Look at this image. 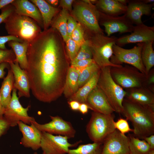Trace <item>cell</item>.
<instances>
[{
	"label": "cell",
	"instance_id": "6da1fadb",
	"mask_svg": "<svg viewBox=\"0 0 154 154\" xmlns=\"http://www.w3.org/2000/svg\"><path fill=\"white\" fill-rule=\"evenodd\" d=\"M63 41L57 30L51 27L29 43L27 67L24 70L32 94L40 102H51L63 94L70 66Z\"/></svg>",
	"mask_w": 154,
	"mask_h": 154
},
{
	"label": "cell",
	"instance_id": "7a4b0ae2",
	"mask_svg": "<svg viewBox=\"0 0 154 154\" xmlns=\"http://www.w3.org/2000/svg\"><path fill=\"white\" fill-rule=\"evenodd\" d=\"M122 114L130 121L134 136L140 139L154 134V108L133 102L124 98Z\"/></svg>",
	"mask_w": 154,
	"mask_h": 154
},
{
	"label": "cell",
	"instance_id": "3957f363",
	"mask_svg": "<svg viewBox=\"0 0 154 154\" xmlns=\"http://www.w3.org/2000/svg\"><path fill=\"white\" fill-rule=\"evenodd\" d=\"M5 29L10 35L29 43L42 31L37 23L28 17L16 13L15 11L4 21Z\"/></svg>",
	"mask_w": 154,
	"mask_h": 154
},
{
	"label": "cell",
	"instance_id": "277c9868",
	"mask_svg": "<svg viewBox=\"0 0 154 154\" xmlns=\"http://www.w3.org/2000/svg\"><path fill=\"white\" fill-rule=\"evenodd\" d=\"M88 39L89 45L92 54V58L100 68L110 66L119 67L110 60L113 54V46L116 44L117 38L108 37L103 33H91Z\"/></svg>",
	"mask_w": 154,
	"mask_h": 154
},
{
	"label": "cell",
	"instance_id": "5b68a950",
	"mask_svg": "<svg viewBox=\"0 0 154 154\" xmlns=\"http://www.w3.org/2000/svg\"><path fill=\"white\" fill-rule=\"evenodd\" d=\"M111 67L108 66L100 68L97 86L104 94L114 112L121 114L122 103L126 92L112 78L110 73Z\"/></svg>",
	"mask_w": 154,
	"mask_h": 154
},
{
	"label": "cell",
	"instance_id": "8992f818",
	"mask_svg": "<svg viewBox=\"0 0 154 154\" xmlns=\"http://www.w3.org/2000/svg\"><path fill=\"white\" fill-rule=\"evenodd\" d=\"M114 116L93 111L86 125V130L90 139L94 142L103 143L106 138L116 129Z\"/></svg>",
	"mask_w": 154,
	"mask_h": 154
},
{
	"label": "cell",
	"instance_id": "52a82bcc",
	"mask_svg": "<svg viewBox=\"0 0 154 154\" xmlns=\"http://www.w3.org/2000/svg\"><path fill=\"white\" fill-rule=\"evenodd\" d=\"M73 17L84 26L90 33H103L99 25L100 11L90 0L78 2L72 10Z\"/></svg>",
	"mask_w": 154,
	"mask_h": 154
},
{
	"label": "cell",
	"instance_id": "ba28073f",
	"mask_svg": "<svg viewBox=\"0 0 154 154\" xmlns=\"http://www.w3.org/2000/svg\"><path fill=\"white\" fill-rule=\"evenodd\" d=\"M110 73L114 81L124 89L144 86L146 78L137 69L128 64L111 67Z\"/></svg>",
	"mask_w": 154,
	"mask_h": 154
},
{
	"label": "cell",
	"instance_id": "9c48e42d",
	"mask_svg": "<svg viewBox=\"0 0 154 154\" xmlns=\"http://www.w3.org/2000/svg\"><path fill=\"white\" fill-rule=\"evenodd\" d=\"M142 45V43H138L133 48L127 49L115 44L113 46V54L110 58V61L116 65H122L125 63L132 66L146 75L145 68L141 57Z\"/></svg>",
	"mask_w": 154,
	"mask_h": 154
},
{
	"label": "cell",
	"instance_id": "30bf717a",
	"mask_svg": "<svg viewBox=\"0 0 154 154\" xmlns=\"http://www.w3.org/2000/svg\"><path fill=\"white\" fill-rule=\"evenodd\" d=\"M17 94V90L13 88L11 100L5 108L3 118L8 123L10 127L17 125L18 122L21 121L26 124H30L35 118L29 116L27 112L30 107H23L19 101Z\"/></svg>",
	"mask_w": 154,
	"mask_h": 154
},
{
	"label": "cell",
	"instance_id": "8fae6325",
	"mask_svg": "<svg viewBox=\"0 0 154 154\" xmlns=\"http://www.w3.org/2000/svg\"><path fill=\"white\" fill-rule=\"evenodd\" d=\"M68 139L66 136L42 132L40 148L45 154H66L70 147L77 145L80 142L71 144Z\"/></svg>",
	"mask_w": 154,
	"mask_h": 154
},
{
	"label": "cell",
	"instance_id": "7c38bea8",
	"mask_svg": "<svg viewBox=\"0 0 154 154\" xmlns=\"http://www.w3.org/2000/svg\"><path fill=\"white\" fill-rule=\"evenodd\" d=\"M51 120L44 124L37 123L34 119L31 123L41 132L57 135L74 137L76 131L71 123L63 119L58 116H50Z\"/></svg>",
	"mask_w": 154,
	"mask_h": 154
},
{
	"label": "cell",
	"instance_id": "4fadbf2b",
	"mask_svg": "<svg viewBox=\"0 0 154 154\" xmlns=\"http://www.w3.org/2000/svg\"><path fill=\"white\" fill-rule=\"evenodd\" d=\"M129 138L116 129L104 139L101 154H130Z\"/></svg>",
	"mask_w": 154,
	"mask_h": 154
},
{
	"label": "cell",
	"instance_id": "5bb4252c",
	"mask_svg": "<svg viewBox=\"0 0 154 154\" xmlns=\"http://www.w3.org/2000/svg\"><path fill=\"white\" fill-rule=\"evenodd\" d=\"M99 21L104 28L107 36L117 32L121 33H131L134 26L127 19L124 14L121 16H113L104 14L100 11Z\"/></svg>",
	"mask_w": 154,
	"mask_h": 154
},
{
	"label": "cell",
	"instance_id": "9a60e30c",
	"mask_svg": "<svg viewBox=\"0 0 154 154\" xmlns=\"http://www.w3.org/2000/svg\"><path fill=\"white\" fill-rule=\"evenodd\" d=\"M154 40V27L143 23L134 26L129 35L117 38L116 44L121 46L128 44L144 43Z\"/></svg>",
	"mask_w": 154,
	"mask_h": 154
},
{
	"label": "cell",
	"instance_id": "2e32d148",
	"mask_svg": "<svg viewBox=\"0 0 154 154\" xmlns=\"http://www.w3.org/2000/svg\"><path fill=\"white\" fill-rule=\"evenodd\" d=\"M17 125L23 135L21 144L25 147L30 148L34 151L40 148L42 132L32 123L29 125L19 121Z\"/></svg>",
	"mask_w": 154,
	"mask_h": 154
},
{
	"label": "cell",
	"instance_id": "e0dca14e",
	"mask_svg": "<svg viewBox=\"0 0 154 154\" xmlns=\"http://www.w3.org/2000/svg\"><path fill=\"white\" fill-rule=\"evenodd\" d=\"M153 6V3L146 4L142 0L129 1L124 14L133 24H140L143 23L141 20L143 15H151V9Z\"/></svg>",
	"mask_w": 154,
	"mask_h": 154
},
{
	"label": "cell",
	"instance_id": "ac0fdd59",
	"mask_svg": "<svg viewBox=\"0 0 154 154\" xmlns=\"http://www.w3.org/2000/svg\"><path fill=\"white\" fill-rule=\"evenodd\" d=\"M86 104L94 112L105 114L114 112L104 94L97 86L88 95Z\"/></svg>",
	"mask_w": 154,
	"mask_h": 154
},
{
	"label": "cell",
	"instance_id": "d6986e66",
	"mask_svg": "<svg viewBox=\"0 0 154 154\" xmlns=\"http://www.w3.org/2000/svg\"><path fill=\"white\" fill-rule=\"evenodd\" d=\"M14 78L13 88L18 90V98L30 97V85L28 76L25 71L20 67L18 62L9 63Z\"/></svg>",
	"mask_w": 154,
	"mask_h": 154
},
{
	"label": "cell",
	"instance_id": "ffe728a7",
	"mask_svg": "<svg viewBox=\"0 0 154 154\" xmlns=\"http://www.w3.org/2000/svg\"><path fill=\"white\" fill-rule=\"evenodd\" d=\"M126 92L125 98L133 102L154 108V92L144 86L125 90Z\"/></svg>",
	"mask_w": 154,
	"mask_h": 154
},
{
	"label": "cell",
	"instance_id": "44dd1931",
	"mask_svg": "<svg viewBox=\"0 0 154 154\" xmlns=\"http://www.w3.org/2000/svg\"><path fill=\"white\" fill-rule=\"evenodd\" d=\"M17 13L29 17L43 27L42 17L37 7L28 0H14L11 3Z\"/></svg>",
	"mask_w": 154,
	"mask_h": 154
},
{
	"label": "cell",
	"instance_id": "7402d4cb",
	"mask_svg": "<svg viewBox=\"0 0 154 154\" xmlns=\"http://www.w3.org/2000/svg\"><path fill=\"white\" fill-rule=\"evenodd\" d=\"M96 4V7L101 12L112 16L124 14L127 10V5L121 3L117 0H100L97 1Z\"/></svg>",
	"mask_w": 154,
	"mask_h": 154
},
{
	"label": "cell",
	"instance_id": "603a6c76",
	"mask_svg": "<svg viewBox=\"0 0 154 154\" xmlns=\"http://www.w3.org/2000/svg\"><path fill=\"white\" fill-rule=\"evenodd\" d=\"M38 9L41 15L44 30L49 28L52 21L58 12V9L53 7L46 1L44 0H31Z\"/></svg>",
	"mask_w": 154,
	"mask_h": 154
},
{
	"label": "cell",
	"instance_id": "cb8c5ba5",
	"mask_svg": "<svg viewBox=\"0 0 154 154\" xmlns=\"http://www.w3.org/2000/svg\"><path fill=\"white\" fill-rule=\"evenodd\" d=\"M100 74V69L87 83L79 88L74 94L68 99V101L75 100L80 103H86L88 95L97 86Z\"/></svg>",
	"mask_w": 154,
	"mask_h": 154
},
{
	"label": "cell",
	"instance_id": "d4e9b609",
	"mask_svg": "<svg viewBox=\"0 0 154 154\" xmlns=\"http://www.w3.org/2000/svg\"><path fill=\"white\" fill-rule=\"evenodd\" d=\"M7 43L14 51L16 61L18 63L21 68L25 70L28 65L27 53L29 43L26 41L21 42L12 40L9 41Z\"/></svg>",
	"mask_w": 154,
	"mask_h": 154
},
{
	"label": "cell",
	"instance_id": "484cf974",
	"mask_svg": "<svg viewBox=\"0 0 154 154\" xmlns=\"http://www.w3.org/2000/svg\"><path fill=\"white\" fill-rule=\"evenodd\" d=\"M79 72L70 66L68 70L64 87L63 94L68 99L74 94L79 88L78 80Z\"/></svg>",
	"mask_w": 154,
	"mask_h": 154
},
{
	"label": "cell",
	"instance_id": "4316f807",
	"mask_svg": "<svg viewBox=\"0 0 154 154\" xmlns=\"http://www.w3.org/2000/svg\"><path fill=\"white\" fill-rule=\"evenodd\" d=\"M8 70L7 74L3 79L0 89L1 103L5 108L11 99V93L13 88L14 83V77L12 70L10 67Z\"/></svg>",
	"mask_w": 154,
	"mask_h": 154
},
{
	"label": "cell",
	"instance_id": "83f0119b",
	"mask_svg": "<svg viewBox=\"0 0 154 154\" xmlns=\"http://www.w3.org/2000/svg\"><path fill=\"white\" fill-rule=\"evenodd\" d=\"M153 41L142 43L141 57L145 68L146 76L154 66V51L153 44Z\"/></svg>",
	"mask_w": 154,
	"mask_h": 154
},
{
	"label": "cell",
	"instance_id": "f1b7e54d",
	"mask_svg": "<svg viewBox=\"0 0 154 154\" xmlns=\"http://www.w3.org/2000/svg\"><path fill=\"white\" fill-rule=\"evenodd\" d=\"M69 15L68 11L62 9L58 15L53 19L51 25L60 33L65 42L68 37L67 25L68 19Z\"/></svg>",
	"mask_w": 154,
	"mask_h": 154
},
{
	"label": "cell",
	"instance_id": "f546056e",
	"mask_svg": "<svg viewBox=\"0 0 154 154\" xmlns=\"http://www.w3.org/2000/svg\"><path fill=\"white\" fill-rule=\"evenodd\" d=\"M129 149L130 154H147L151 150L148 143L132 135H129Z\"/></svg>",
	"mask_w": 154,
	"mask_h": 154
},
{
	"label": "cell",
	"instance_id": "4dcf8cb0",
	"mask_svg": "<svg viewBox=\"0 0 154 154\" xmlns=\"http://www.w3.org/2000/svg\"><path fill=\"white\" fill-rule=\"evenodd\" d=\"M102 143L93 142L80 145L76 149H69L68 154H101Z\"/></svg>",
	"mask_w": 154,
	"mask_h": 154
},
{
	"label": "cell",
	"instance_id": "1f68e13d",
	"mask_svg": "<svg viewBox=\"0 0 154 154\" xmlns=\"http://www.w3.org/2000/svg\"><path fill=\"white\" fill-rule=\"evenodd\" d=\"M100 68L94 63L84 69L79 76L78 84L80 88L87 83Z\"/></svg>",
	"mask_w": 154,
	"mask_h": 154
},
{
	"label": "cell",
	"instance_id": "d6a6232c",
	"mask_svg": "<svg viewBox=\"0 0 154 154\" xmlns=\"http://www.w3.org/2000/svg\"><path fill=\"white\" fill-rule=\"evenodd\" d=\"M65 42L66 44V52L70 62L76 56L81 46L76 43L70 36H68Z\"/></svg>",
	"mask_w": 154,
	"mask_h": 154
},
{
	"label": "cell",
	"instance_id": "836d02e7",
	"mask_svg": "<svg viewBox=\"0 0 154 154\" xmlns=\"http://www.w3.org/2000/svg\"><path fill=\"white\" fill-rule=\"evenodd\" d=\"M92 54L90 47L89 41L88 39L85 40L81 45L76 56L70 63L82 59L92 58Z\"/></svg>",
	"mask_w": 154,
	"mask_h": 154
},
{
	"label": "cell",
	"instance_id": "e575fe53",
	"mask_svg": "<svg viewBox=\"0 0 154 154\" xmlns=\"http://www.w3.org/2000/svg\"><path fill=\"white\" fill-rule=\"evenodd\" d=\"M84 32L82 25L78 22L77 25L73 31L71 37L72 39L80 46L85 40L84 39Z\"/></svg>",
	"mask_w": 154,
	"mask_h": 154
},
{
	"label": "cell",
	"instance_id": "d590c367",
	"mask_svg": "<svg viewBox=\"0 0 154 154\" xmlns=\"http://www.w3.org/2000/svg\"><path fill=\"white\" fill-rule=\"evenodd\" d=\"M16 61V56L13 50L11 49L0 48V64L4 62L9 64Z\"/></svg>",
	"mask_w": 154,
	"mask_h": 154
},
{
	"label": "cell",
	"instance_id": "8d00e7d4",
	"mask_svg": "<svg viewBox=\"0 0 154 154\" xmlns=\"http://www.w3.org/2000/svg\"><path fill=\"white\" fill-rule=\"evenodd\" d=\"M127 119L120 118L114 123L115 129L122 134L128 133L129 131L133 132V129L130 128Z\"/></svg>",
	"mask_w": 154,
	"mask_h": 154
},
{
	"label": "cell",
	"instance_id": "74e56055",
	"mask_svg": "<svg viewBox=\"0 0 154 154\" xmlns=\"http://www.w3.org/2000/svg\"><path fill=\"white\" fill-rule=\"evenodd\" d=\"M95 63L92 58L80 60L70 63V66L74 68L80 73L84 69Z\"/></svg>",
	"mask_w": 154,
	"mask_h": 154
},
{
	"label": "cell",
	"instance_id": "f35d334b",
	"mask_svg": "<svg viewBox=\"0 0 154 154\" xmlns=\"http://www.w3.org/2000/svg\"><path fill=\"white\" fill-rule=\"evenodd\" d=\"M0 14V24L4 23L15 10V8L11 4H9L1 9Z\"/></svg>",
	"mask_w": 154,
	"mask_h": 154
},
{
	"label": "cell",
	"instance_id": "ab89813d",
	"mask_svg": "<svg viewBox=\"0 0 154 154\" xmlns=\"http://www.w3.org/2000/svg\"><path fill=\"white\" fill-rule=\"evenodd\" d=\"M78 22L72 16L68 17L67 25V33L68 36H71L72 33L76 28Z\"/></svg>",
	"mask_w": 154,
	"mask_h": 154
},
{
	"label": "cell",
	"instance_id": "60d3db41",
	"mask_svg": "<svg viewBox=\"0 0 154 154\" xmlns=\"http://www.w3.org/2000/svg\"><path fill=\"white\" fill-rule=\"evenodd\" d=\"M154 69H151L146 76V78L144 86L149 88L154 92Z\"/></svg>",
	"mask_w": 154,
	"mask_h": 154
},
{
	"label": "cell",
	"instance_id": "b9f144b4",
	"mask_svg": "<svg viewBox=\"0 0 154 154\" xmlns=\"http://www.w3.org/2000/svg\"><path fill=\"white\" fill-rule=\"evenodd\" d=\"M15 40L19 42H23L22 40L18 38L11 35L0 36V48L5 49L6 48L5 44L11 40Z\"/></svg>",
	"mask_w": 154,
	"mask_h": 154
},
{
	"label": "cell",
	"instance_id": "7bdbcfd3",
	"mask_svg": "<svg viewBox=\"0 0 154 154\" xmlns=\"http://www.w3.org/2000/svg\"><path fill=\"white\" fill-rule=\"evenodd\" d=\"M74 1V0H61L60 1V7L67 11H71L72 10V5Z\"/></svg>",
	"mask_w": 154,
	"mask_h": 154
},
{
	"label": "cell",
	"instance_id": "ee69618b",
	"mask_svg": "<svg viewBox=\"0 0 154 154\" xmlns=\"http://www.w3.org/2000/svg\"><path fill=\"white\" fill-rule=\"evenodd\" d=\"M10 127L8 123L4 118L0 119V137Z\"/></svg>",
	"mask_w": 154,
	"mask_h": 154
},
{
	"label": "cell",
	"instance_id": "f6af8a7d",
	"mask_svg": "<svg viewBox=\"0 0 154 154\" xmlns=\"http://www.w3.org/2000/svg\"><path fill=\"white\" fill-rule=\"evenodd\" d=\"M10 68V65L8 63L4 62L0 64V79L4 78L5 74V69Z\"/></svg>",
	"mask_w": 154,
	"mask_h": 154
},
{
	"label": "cell",
	"instance_id": "bcb514c9",
	"mask_svg": "<svg viewBox=\"0 0 154 154\" xmlns=\"http://www.w3.org/2000/svg\"><path fill=\"white\" fill-rule=\"evenodd\" d=\"M68 103L70 108L74 111L79 110L80 103L75 100H71L68 101Z\"/></svg>",
	"mask_w": 154,
	"mask_h": 154
},
{
	"label": "cell",
	"instance_id": "7dc6e473",
	"mask_svg": "<svg viewBox=\"0 0 154 154\" xmlns=\"http://www.w3.org/2000/svg\"><path fill=\"white\" fill-rule=\"evenodd\" d=\"M149 145L151 150L154 149V135L145 137L143 139Z\"/></svg>",
	"mask_w": 154,
	"mask_h": 154
},
{
	"label": "cell",
	"instance_id": "c3c4849f",
	"mask_svg": "<svg viewBox=\"0 0 154 154\" xmlns=\"http://www.w3.org/2000/svg\"><path fill=\"white\" fill-rule=\"evenodd\" d=\"M90 108L89 106L85 103H80L79 110L83 114L87 113Z\"/></svg>",
	"mask_w": 154,
	"mask_h": 154
},
{
	"label": "cell",
	"instance_id": "681fc988",
	"mask_svg": "<svg viewBox=\"0 0 154 154\" xmlns=\"http://www.w3.org/2000/svg\"><path fill=\"white\" fill-rule=\"evenodd\" d=\"M14 0H0V9L6 6L11 4Z\"/></svg>",
	"mask_w": 154,
	"mask_h": 154
},
{
	"label": "cell",
	"instance_id": "f907efd6",
	"mask_svg": "<svg viewBox=\"0 0 154 154\" xmlns=\"http://www.w3.org/2000/svg\"><path fill=\"white\" fill-rule=\"evenodd\" d=\"M5 108L3 106L1 100L0 93V119L3 118V115Z\"/></svg>",
	"mask_w": 154,
	"mask_h": 154
},
{
	"label": "cell",
	"instance_id": "816d5d0a",
	"mask_svg": "<svg viewBox=\"0 0 154 154\" xmlns=\"http://www.w3.org/2000/svg\"><path fill=\"white\" fill-rule=\"evenodd\" d=\"M46 1L51 5L54 7V6L57 5L58 3V0H47Z\"/></svg>",
	"mask_w": 154,
	"mask_h": 154
},
{
	"label": "cell",
	"instance_id": "f5cc1de1",
	"mask_svg": "<svg viewBox=\"0 0 154 154\" xmlns=\"http://www.w3.org/2000/svg\"><path fill=\"white\" fill-rule=\"evenodd\" d=\"M143 1L146 4H150L153 3L154 0H143Z\"/></svg>",
	"mask_w": 154,
	"mask_h": 154
},
{
	"label": "cell",
	"instance_id": "db71d44e",
	"mask_svg": "<svg viewBox=\"0 0 154 154\" xmlns=\"http://www.w3.org/2000/svg\"><path fill=\"white\" fill-rule=\"evenodd\" d=\"M147 154H154V149L151 150Z\"/></svg>",
	"mask_w": 154,
	"mask_h": 154
},
{
	"label": "cell",
	"instance_id": "11a10c76",
	"mask_svg": "<svg viewBox=\"0 0 154 154\" xmlns=\"http://www.w3.org/2000/svg\"><path fill=\"white\" fill-rule=\"evenodd\" d=\"M33 154H38V153L37 152H35Z\"/></svg>",
	"mask_w": 154,
	"mask_h": 154
},
{
	"label": "cell",
	"instance_id": "9f6ffc18",
	"mask_svg": "<svg viewBox=\"0 0 154 154\" xmlns=\"http://www.w3.org/2000/svg\"><path fill=\"white\" fill-rule=\"evenodd\" d=\"M42 154H45L43 152Z\"/></svg>",
	"mask_w": 154,
	"mask_h": 154
}]
</instances>
